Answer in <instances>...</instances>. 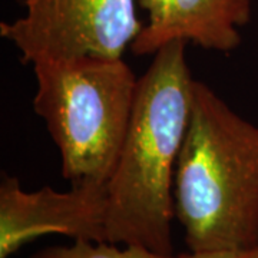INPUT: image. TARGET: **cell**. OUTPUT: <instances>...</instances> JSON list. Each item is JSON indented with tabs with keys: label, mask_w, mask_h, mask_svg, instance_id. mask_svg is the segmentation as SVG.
Returning a JSON list of instances; mask_svg holds the SVG:
<instances>
[{
	"label": "cell",
	"mask_w": 258,
	"mask_h": 258,
	"mask_svg": "<svg viewBox=\"0 0 258 258\" xmlns=\"http://www.w3.org/2000/svg\"><path fill=\"white\" fill-rule=\"evenodd\" d=\"M30 258H179L175 254L166 255L159 254L157 251L131 244V245H122L112 244L108 241H95L78 240L72 245L63 247H47V248L39 249Z\"/></svg>",
	"instance_id": "52a82bcc"
},
{
	"label": "cell",
	"mask_w": 258,
	"mask_h": 258,
	"mask_svg": "<svg viewBox=\"0 0 258 258\" xmlns=\"http://www.w3.org/2000/svg\"><path fill=\"white\" fill-rule=\"evenodd\" d=\"M148 12L132 42L134 55H155L171 42H192L207 50L228 53L241 43L238 29L251 20L252 0H138Z\"/></svg>",
	"instance_id": "8992f818"
},
{
	"label": "cell",
	"mask_w": 258,
	"mask_h": 258,
	"mask_svg": "<svg viewBox=\"0 0 258 258\" xmlns=\"http://www.w3.org/2000/svg\"><path fill=\"white\" fill-rule=\"evenodd\" d=\"M33 109L46 123L71 185H108L126 137L138 79L122 57L33 63Z\"/></svg>",
	"instance_id": "3957f363"
},
{
	"label": "cell",
	"mask_w": 258,
	"mask_h": 258,
	"mask_svg": "<svg viewBox=\"0 0 258 258\" xmlns=\"http://www.w3.org/2000/svg\"><path fill=\"white\" fill-rule=\"evenodd\" d=\"M22 18L0 23L23 63L74 57H122L144 25L137 0H22Z\"/></svg>",
	"instance_id": "277c9868"
},
{
	"label": "cell",
	"mask_w": 258,
	"mask_h": 258,
	"mask_svg": "<svg viewBox=\"0 0 258 258\" xmlns=\"http://www.w3.org/2000/svg\"><path fill=\"white\" fill-rule=\"evenodd\" d=\"M186 42L154 55L138 79L128 132L108 181L106 241L172 255L175 168L192 106Z\"/></svg>",
	"instance_id": "6da1fadb"
},
{
	"label": "cell",
	"mask_w": 258,
	"mask_h": 258,
	"mask_svg": "<svg viewBox=\"0 0 258 258\" xmlns=\"http://www.w3.org/2000/svg\"><path fill=\"white\" fill-rule=\"evenodd\" d=\"M179 258H258V245L251 248L188 251L178 254Z\"/></svg>",
	"instance_id": "ba28073f"
},
{
	"label": "cell",
	"mask_w": 258,
	"mask_h": 258,
	"mask_svg": "<svg viewBox=\"0 0 258 258\" xmlns=\"http://www.w3.org/2000/svg\"><path fill=\"white\" fill-rule=\"evenodd\" d=\"M174 205L189 251L258 245V126L200 81L176 162Z\"/></svg>",
	"instance_id": "7a4b0ae2"
},
{
	"label": "cell",
	"mask_w": 258,
	"mask_h": 258,
	"mask_svg": "<svg viewBox=\"0 0 258 258\" xmlns=\"http://www.w3.org/2000/svg\"><path fill=\"white\" fill-rule=\"evenodd\" d=\"M106 185H72L69 191L43 186L28 192L18 176L2 172L0 258H10L26 244L45 235L74 241H106Z\"/></svg>",
	"instance_id": "5b68a950"
}]
</instances>
